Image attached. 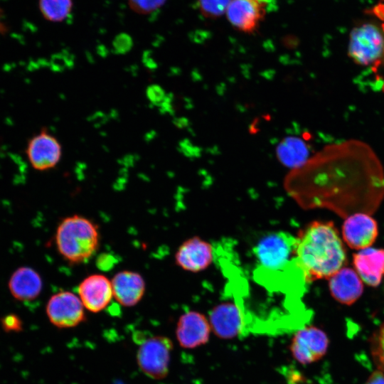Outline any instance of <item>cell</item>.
Here are the masks:
<instances>
[{"mask_svg":"<svg viewBox=\"0 0 384 384\" xmlns=\"http://www.w3.org/2000/svg\"><path fill=\"white\" fill-rule=\"evenodd\" d=\"M100 239L98 225L78 214L62 219L55 233L58 253L73 265L84 263L90 260L99 248Z\"/></svg>","mask_w":384,"mask_h":384,"instance_id":"obj_3","label":"cell"},{"mask_svg":"<svg viewBox=\"0 0 384 384\" xmlns=\"http://www.w3.org/2000/svg\"><path fill=\"white\" fill-rule=\"evenodd\" d=\"M211 330L221 339H232L241 332L243 316L239 306L231 302L220 304L210 311L208 318Z\"/></svg>","mask_w":384,"mask_h":384,"instance_id":"obj_15","label":"cell"},{"mask_svg":"<svg viewBox=\"0 0 384 384\" xmlns=\"http://www.w3.org/2000/svg\"><path fill=\"white\" fill-rule=\"evenodd\" d=\"M172 100H173V97L171 94L166 95L165 100L159 106V111L161 113L165 114V113L173 112V107H172V103H171Z\"/></svg>","mask_w":384,"mask_h":384,"instance_id":"obj_29","label":"cell"},{"mask_svg":"<svg viewBox=\"0 0 384 384\" xmlns=\"http://www.w3.org/2000/svg\"><path fill=\"white\" fill-rule=\"evenodd\" d=\"M211 331L209 320L204 314L188 311L178 318L176 338L182 348L194 349L208 342Z\"/></svg>","mask_w":384,"mask_h":384,"instance_id":"obj_9","label":"cell"},{"mask_svg":"<svg viewBox=\"0 0 384 384\" xmlns=\"http://www.w3.org/2000/svg\"><path fill=\"white\" fill-rule=\"evenodd\" d=\"M269 6L259 0H231L225 11L232 26L242 32L255 30Z\"/></svg>","mask_w":384,"mask_h":384,"instance_id":"obj_14","label":"cell"},{"mask_svg":"<svg viewBox=\"0 0 384 384\" xmlns=\"http://www.w3.org/2000/svg\"><path fill=\"white\" fill-rule=\"evenodd\" d=\"M231 0H199L201 11L208 16H218L225 13Z\"/></svg>","mask_w":384,"mask_h":384,"instance_id":"obj_24","label":"cell"},{"mask_svg":"<svg viewBox=\"0 0 384 384\" xmlns=\"http://www.w3.org/2000/svg\"><path fill=\"white\" fill-rule=\"evenodd\" d=\"M107 117L102 112H97L90 117L89 120L94 124L95 127L101 126L106 122Z\"/></svg>","mask_w":384,"mask_h":384,"instance_id":"obj_30","label":"cell"},{"mask_svg":"<svg viewBox=\"0 0 384 384\" xmlns=\"http://www.w3.org/2000/svg\"><path fill=\"white\" fill-rule=\"evenodd\" d=\"M132 47V41L129 37L124 35H121L117 37L114 42V48L115 53L118 54H124L129 51Z\"/></svg>","mask_w":384,"mask_h":384,"instance_id":"obj_27","label":"cell"},{"mask_svg":"<svg viewBox=\"0 0 384 384\" xmlns=\"http://www.w3.org/2000/svg\"><path fill=\"white\" fill-rule=\"evenodd\" d=\"M370 351L378 369L384 373V322L370 338Z\"/></svg>","mask_w":384,"mask_h":384,"instance_id":"obj_22","label":"cell"},{"mask_svg":"<svg viewBox=\"0 0 384 384\" xmlns=\"http://www.w3.org/2000/svg\"><path fill=\"white\" fill-rule=\"evenodd\" d=\"M78 295L86 310L98 313L114 298L111 279L102 274H92L78 284Z\"/></svg>","mask_w":384,"mask_h":384,"instance_id":"obj_12","label":"cell"},{"mask_svg":"<svg viewBox=\"0 0 384 384\" xmlns=\"http://www.w3.org/2000/svg\"><path fill=\"white\" fill-rule=\"evenodd\" d=\"M294 238L282 233L264 237L256 247V255L262 266L267 270H278L294 257Z\"/></svg>","mask_w":384,"mask_h":384,"instance_id":"obj_11","label":"cell"},{"mask_svg":"<svg viewBox=\"0 0 384 384\" xmlns=\"http://www.w3.org/2000/svg\"><path fill=\"white\" fill-rule=\"evenodd\" d=\"M341 234L343 240L350 248L358 251L368 248L378 238V223L368 213H356L346 218Z\"/></svg>","mask_w":384,"mask_h":384,"instance_id":"obj_8","label":"cell"},{"mask_svg":"<svg viewBox=\"0 0 384 384\" xmlns=\"http://www.w3.org/2000/svg\"><path fill=\"white\" fill-rule=\"evenodd\" d=\"M284 186L304 208L327 207L338 194L380 193L383 167L366 142L347 139L325 146L304 165L291 170Z\"/></svg>","mask_w":384,"mask_h":384,"instance_id":"obj_1","label":"cell"},{"mask_svg":"<svg viewBox=\"0 0 384 384\" xmlns=\"http://www.w3.org/2000/svg\"><path fill=\"white\" fill-rule=\"evenodd\" d=\"M73 0H39L38 6L43 16L52 22H62L71 14Z\"/></svg>","mask_w":384,"mask_h":384,"instance_id":"obj_21","label":"cell"},{"mask_svg":"<svg viewBox=\"0 0 384 384\" xmlns=\"http://www.w3.org/2000/svg\"><path fill=\"white\" fill-rule=\"evenodd\" d=\"M348 55L357 65L370 66L384 61V29L373 23L354 27L349 36Z\"/></svg>","mask_w":384,"mask_h":384,"instance_id":"obj_4","label":"cell"},{"mask_svg":"<svg viewBox=\"0 0 384 384\" xmlns=\"http://www.w3.org/2000/svg\"><path fill=\"white\" fill-rule=\"evenodd\" d=\"M129 8L141 15L151 14L161 9L166 0H127Z\"/></svg>","mask_w":384,"mask_h":384,"instance_id":"obj_23","label":"cell"},{"mask_svg":"<svg viewBox=\"0 0 384 384\" xmlns=\"http://www.w3.org/2000/svg\"><path fill=\"white\" fill-rule=\"evenodd\" d=\"M146 95L151 105L158 107L163 102L166 96L164 90L156 84L147 87Z\"/></svg>","mask_w":384,"mask_h":384,"instance_id":"obj_26","label":"cell"},{"mask_svg":"<svg viewBox=\"0 0 384 384\" xmlns=\"http://www.w3.org/2000/svg\"><path fill=\"white\" fill-rule=\"evenodd\" d=\"M143 62L144 65L150 70H155L157 68L156 63L151 58L149 53H145L144 55Z\"/></svg>","mask_w":384,"mask_h":384,"instance_id":"obj_31","label":"cell"},{"mask_svg":"<svg viewBox=\"0 0 384 384\" xmlns=\"http://www.w3.org/2000/svg\"><path fill=\"white\" fill-rule=\"evenodd\" d=\"M276 155L279 162L291 170L304 165L311 156L309 146L297 137L284 138L276 148Z\"/></svg>","mask_w":384,"mask_h":384,"instance_id":"obj_20","label":"cell"},{"mask_svg":"<svg viewBox=\"0 0 384 384\" xmlns=\"http://www.w3.org/2000/svg\"><path fill=\"white\" fill-rule=\"evenodd\" d=\"M174 260L183 270L198 272L208 267L213 260V247L207 241L194 236L183 242L177 249Z\"/></svg>","mask_w":384,"mask_h":384,"instance_id":"obj_13","label":"cell"},{"mask_svg":"<svg viewBox=\"0 0 384 384\" xmlns=\"http://www.w3.org/2000/svg\"><path fill=\"white\" fill-rule=\"evenodd\" d=\"M329 339L326 332L315 326H305L293 336L289 351L298 363L306 365L321 360L326 353Z\"/></svg>","mask_w":384,"mask_h":384,"instance_id":"obj_7","label":"cell"},{"mask_svg":"<svg viewBox=\"0 0 384 384\" xmlns=\"http://www.w3.org/2000/svg\"><path fill=\"white\" fill-rule=\"evenodd\" d=\"M43 289L39 273L30 267L16 270L9 280V289L14 299L28 302L36 299Z\"/></svg>","mask_w":384,"mask_h":384,"instance_id":"obj_19","label":"cell"},{"mask_svg":"<svg viewBox=\"0 0 384 384\" xmlns=\"http://www.w3.org/2000/svg\"><path fill=\"white\" fill-rule=\"evenodd\" d=\"M355 271L363 282L377 287L384 277V249L368 247L353 255Z\"/></svg>","mask_w":384,"mask_h":384,"instance_id":"obj_18","label":"cell"},{"mask_svg":"<svg viewBox=\"0 0 384 384\" xmlns=\"http://www.w3.org/2000/svg\"><path fill=\"white\" fill-rule=\"evenodd\" d=\"M172 341L164 336H153L143 340L137 351V363L139 370L154 380L165 378L169 372Z\"/></svg>","mask_w":384,"mask_h":384,"instance_id":"obj_5","label":"cell"},{"mask_svg":"<svg viewBox=\"0 0 384 384\" xmlns=\"http://www.w3.org/2000/svg\"><path fill=\"white\" fill-rule=\"evenodd\" d=\"M49 321L58 329H70L86 320L85 308L78 294L60 291L53 294L46 306Z\"/></svg>","mask_w":384,"mask_h":384,"instance_id":"obj_6","label":"cell"},{"mask_svg":"<svg viewBox=\"0 0 384 384\" xmlns=\"http://www.w3.org/2000/svg\"><path fill=\"white\" fill-rule=\"evenodd\" d=\"M113 297L122 306L132 307L144 297L146 282L141 274L132 270H122L111 279Z\"/></svg>","mask_w":384,"mask_h":384,"instance_id":"obj_16","label":"cell"},{"mask_svg":"<svg viewBox=\"0 0 384 384\" xmlns=\"http://www.w3.org/2000/svg\"><path fill=\"white\" fill-rule=\"evenodd\" d=\"M3 31V26L0 23V32Z\"/></svg>","mask_w":384,"mask_h":384,"instance_id":"obj_33","label":"cell"},{"mask_svg":"<svg viewBox=\"0 0 384 384\" xmlns=\"http://www.w3.org/2000/svg\"><path fill=\"white\" fill-rule=\"evenodd\" d=\"M328 280L331 295L341 304L352 305L363 294L364 283L353 268L343 267Z\"/></svg>","mask_w":384,"mask_h":384,"instance_id":"obj_17","label":"cell"},{"mask_svg":"<svg viewBox=\"0 0 384 384\" xmlns=\"http://www.w3.org/2000/svg\"><path fill=\"white\" fill-rule=\"evenodd\" d=\"M1 324L2 329L6 332H20L23 330L21 319L14 314H10L2 317Z\"/></svg>","mask_w":384,"mask_h":384,"instance_id":"obj_25","label":"cell"},{"mask_svg":"<svg viewBox=\"0 0 384 384\" xmlns=\"http://www.w3.org/2000/svg\"><path fill=\"white\" fill-rule=\"evenodd\" d=\"M259 1L267 5L269 8H272V6L274 4V0H259Z\"/></svg>","mask_w":384,"mask_h":384,"instance_id":"obj_32","label":"cell"},{"mask_svg":"<svg viewBox=\"0 0 384 384\" xmlns=\"http://www.w3.org/2000/svg\"><path fill=\"white\" fill-rule=\"evenodd\" d=\"M26 152L33 169L47 171L59 163L62 156V146L54 136L46 129H42L29 140Z\"/></svg>","mask_w":384,"mask_h":384,"instance_id":"obj_10","label":"cell"},{"mask_svg":"<svg viewBox=\"0 0 384 384\" xmlns=\"http://www.w3.org/2000/svg\"><path fill=\"white\" fill-rule=\"evenodd\" d=\"M365 384H384V373L378 369L373 371Z\"/></svg>","mask_w":384,"mask_h":384,"instance_id":"obj_28","label":"cell"},{"mask_svg":"<svg viewBox=\"0 0 384 384\" xmlns=\"http://www.w3.org/2000/svg\"><path fill=\"white\" fill-rule=\"evenodd\" d=\"M293 253L306 282L328 279L347 262L343 239L332 221L314 220L300 229L294 238Z\"/></svg>","mask_w":384,"mask_h":384,"instance_id":"obj_2","label":"cell"}]
</instances>
